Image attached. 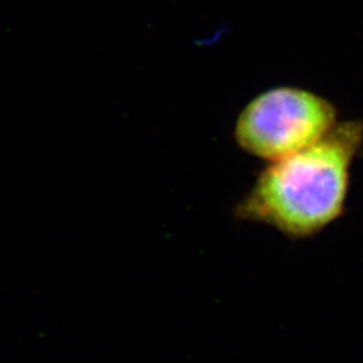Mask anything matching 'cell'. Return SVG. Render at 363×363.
<instances>
[{
    "instance_id": "cell-1",
    "label": "cell",
    "mask_w": 363,
    "mask_h": 363,
    "mask_svg": "<svg viewBox=\"0 0 363 363\" xmlns=\"http://www.w3.org/2000/svg\"><path fill=\"white\" fill-rule=\"evenodd\" d=\"M362 147V120L337 121L319 142L262 169L234 208L235 218L271 226L289 240L318 235L343 216Z\"/></svg>"
},
{
    "instance_id": "cell-2",
    "label": "cell",
    "mask_w": 363,
    "mask_h": 363,
    "mask_svg": "<svg viewBox=\"0 0 363 363\" xmlns=\"http://www.w3.org/2000/svg\"><path fill=\"white\" fill-rule=\"evenodd\" d=\"M337 124L335 105L298 86L259 93L242 109L234 139L249 155L276 162L323 139Z\"/></svg>"
}]
</instances>
